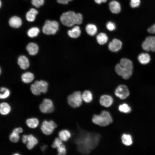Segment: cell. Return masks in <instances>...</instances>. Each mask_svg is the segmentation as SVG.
I'll return each instance as SVG.
<instances>
[{"mask_svg": "<svg viewBox=\"0 0 155 155\" xmlns=\"http://www.w3.org/2000/svg\"><path fill=\"white\" fill-rule=\"evenodd\" d=\"M101 136L98 133L79 129L74 140L78 150L83 154H89L97 146Z\"/></svg>", "mask_w": 155, "mask_h": 155, "instance_id": "obj_1", "label": "cell"}, {"mask_svg": "<svg viewBox=\"0 0 155 155\" xmlns=\"http://www.w3.org/2000/svg\"><path fill=\"white\" fill-rule=\"evenodd\" d=\"M115 70L118 75L124 79H127L131 76L132 73V62L128 59L122 58L120 61V63L116 65Z\"/></svg>", "mask_w": 155, "mask_h": 155, "instance_id": "obj_2", "label": "cell"}, {"mask_svg": "<svg viewBox=\"0 0 155 155\" xmlns=\"http://www.w3.org/2000/svg\"><path fill=\"white\" fill-rule=\"evenodd\" d=\"M92 122L101 126H107L113 122V119L110 113L106 111H103L100 114L94 115L92 118Z\"/></svg>", "mask_w": 155, "mask_h": 155, "instance_id": "obj_3", "label": "cell"}, {"mask_svg": "<svg viewBox=\"0 0 155 155\" xmlns=\"http://www.w3.org/2000/svg\"><path fill=\"white\" fill-rule=\"evenodd\" d=\"M82 94L79 91L74 92L69 95L67 98L68 104L73 108L79 107L82 102Z\"/></svg>", "mask_w": 155, "mask_h": 155, "instance_id": "obj_4", "label": "cell"}, {"mask_svg": "<svg viewBox=\"0 0 155 155\" xmlns=\"http://www.w3.org/2000/svg\"><path fill=\"white\" fill-rule=\"evenodd\" d=\"M59 27V24L57 21L47 20L42 27V30L46 34H54L58 30Z\"/></svg>", "mask_w": 155, "mask_h": 155, "instance_id": "obj_5", "label": "cell"}, {"mask_svg": "<svg viewBox=\"0 0 155 155\" xmlns=\"http://www.w3.org/2000/svg\"><path fill=\"white\" fill-rule=\"evenodd\" d=\"M75 13L73 11H69L63 13L60 17L61 22L64 25L71 27L75 24Z\"/></svg>", "mask_w": 155, "mask_h": 155, "instance_id": "obj_6", "label": "cell"}, {"mask_svg": "<svg viewBox=\"0 0 155 155\" xmlns=\"http://www.w3.org/2000/svg\"><path fill=\"white\" fill-rule=\"evenodd\" d=\"M57 127V125L53 121H47L44 120L42 122L41 129L45 134L49 135L51 134L54 129Z\"/></svg>", "mask_w": 155, "mask_h": 155, "instance_id": "obj_7", "label": "cell"}, {"mask_svg": "<svg viewBox=\"0 0 155 155\" xmlns=\"http://www.w3.org/2000/svg\"><path fill=\"white\" fill-rule=\"evenodd\" d=\"M40 111L43 113H50L53 112L54 107L52 101L49 99H44L39 106Z\"/></svg>", "mask_w": 155, "mask_h": 155, "instance_id": "obj_8", "label": "cell"}, {"mask_svg": "<svg viewBox=\"0 0 155 155\" xmlns=\"http://www.w3.org/2000/svg\"><path fill=\"white\" fill-rule=\"evenodd\" d=\"M142 49L146 51H155V36L147 37L142 44Z\"/></svg>", "mask_w": 155, "mask_h": 155, "instance_id": "obj_9", "label": "cell"}, {"mask_svg": "<svg viewBox=\"0 0 155 155\" xmlns=\"http://www.w3.org/2000/svg\"><path fill=\"white\" fill-rule=\"evenodd\" d=\"M115 94L119 98L124 99L129 95V92L127 87L124 85L119 86L115 89Z\"/></svg>", "mask_w": 155, "mask_h": 155, "instance_id": "obj_10", "label": "cell"}, {"mask_svg": "<svg viewBox=\"0 0 155 155\" xmlns=\"http://www.w3.org/2000/svg\"><path fill=\"white\" fill-rule=\"evenodd\" d=\"M122 42L119 39H113L109 44L108 48L109 50L113 52L119 51L121 48Z\"/></svg>", "mask_w": 155, "mask_h": 155, "instance_id": "obj_11", "label": "cell"}, {"mask_svg": "<svg viewBox=\"0 0 155 155\" xmlns=\"http://www.w3.org/2000/svg\"><path fill=\"white\" fill-rule=\"evenodd\" d=\"M99 102L100 104L105 107L110 106L113 102V98L108 95H104L100 98Z\"/></svg>", "mask_w": 155, "mask_h": 155, "instance_id": "obj_12", "label": "cell"}, {"mask_svg": "<svg viewBox=\"0 0 155 155\" xmlns=\"http://www.w3.org/2000/svg\"><path fill=\"white\" fill-rule=\"evenodd\" d=\"M18 63L20 68L23 69L28 68L29 66V62L28 59L24 55H21L18 59Z\"/></svg>", "mask_w": 155, "mask_h": 155, "instance_id": "obj_13", "label": "cell"}, {"mask_svg": "<svg viewBox=\"0 0 155 155\" xmlns=\"http://www.w3.org/2000/svg\"><path fill=\"white\" fill-rule=\"evenodd\" d=\"M109 6L110 10L113 13H119L121 10V7L120 3L115 0L110 1L109 4Z\"/></svg>", "mask_w": 155, "mask_h": 155, "instance_id": "obj_14", "label": "cell"}, {"mask_svg": "<svg viewBox=\"0 0 155 155\" xmlns=\"http://www.w3.org/2000/svg\"><path fill=\"white\" fill-rule=\"evenodd\" d=\"M9 23L11 27L17 28L21 25L22 21L20 17L17 16H13L10 18L9 20Z\"/></svg>", "mask_w": 155, "mask_h": 155, "instance_id": "obj_15", "label": "cell"}, {"mask_svg": "<svg viewBox=\"0 0 155 155\" xmlns=\"http://www.w3.org/2000/svg\"><path fill=\"white\" fill-rule=\"evenodd\" d=\"M27 142L26 147L28 149L31 150L38 144V141L32 134H29L27 135Z\"/></svg>", "mask_w": 155, "mask_h": 155, "instance_id": "obj_16", "label": "cell"}, {"mask_svg": "<svg viewBox=\"0 0 155 155\" xmlns=\"http://www.w3.org/2000/svg\"><path fill=\"white\" fill-rule=\"evenodd\" d=\"M26 49L30 55H34L37 53L38 51V47L36 43L30 42L27 45Z\"/></svg>", "mask_w": 155, "mask_h": 155, "instance_id": "obj_17", "label": "cell"}, {"mask_svg": "<svg viewBox=\"0 0 155 155\" xmlns=\"http://www.w3.org/2000/svg\"><path fill=\"white\" fill-rule=\"evenodd\" d=\"M81 33V30L78 26H75L71 30H69L67 32L68 36L72 38H78L80 36Z\"/></svg>", "mask_w": 155, "mask_h": 155, "instance_id": "obj_18", "label": "cell"}, {"mask_svg": "<svg viewBox=\"0 0 155 155\" xmlns=\"http://www.w3.org/2000/svg\"><path fill=\"white\" fill-rule=\"evenodd\" d=\"M137 59L140 63L146 65L149 63L151 58L150 56L148 53H142L138 56Z\"/></svg>", "mask_w": 155, "mask_h": 155, "instance_id": "obj_19", "label": "cell"}, {"mask_svg": "<svg viewBox=\"0 0 155 155\" xmlns=\"http://www.w3.org/2000/svg\"><path fill=\"white\" fill-rule=\"evenodd\" d=\"M38 13V11L35 9L32 8L26 14V18L29 22L34 21L36 18V15Z\"/></svg>", "mask_w": 155, "mask_h": 155, "instance_id": "obj_20", "label": "cell"}, {"mask_svg": "<svg viewBox=\"0 0 155 155\" xmlns=\"http://www.w3.org/2000/svg\"><path fill=\"white\" fill-rule=\"evenodd\" d=\"M40 89L42 92L45 93L47 90L48 84L42 80L36 81L34 83Z\"/></svg>", "mask_w": 155, "mask_h": 155, "instance_id": "obj_21", "label": "cell"}, {"mask_svg": "<svg viewBox=\"0 0 155 155\" xmlns=\"http://www.w3.org/2000/svg\"><path fill=\"white\" fill-rule=\"evenodd\" d=\"M86 30L88 34L93 36L95 35L97 31V28L94 24H87L86 27Z\"/></svg>", "mask_w": 155, "mask_h": 155, "instance_id": "obj_22", "label": "cell"}, {"mask_svg": "<svg viewBox=\"0 0 155 155\" xmlns=\"http://www.w3.org/2000/svg\"><path fill=\"white\" fill-rule=\"evenodd\" d=\"M11 108L9 105L7 103L3 102L0 104V112L1 114L5 115L10 112Z\"/></svg>", "mask_w": 155, "mask_h": 155, "instance_id": "obj_23", "label": "cell"}, {"mask_svg": "<svg viewBox=\"0 0 155 155\" xmlns=\"http://www.w3.org/2000/svg\"><path fill=\"white\" fill-rule=\"evenodd\" d=\"M59 136L62 141H66L71 137V134L68 130L64 129L59 132Z\"/></svg>", "mask_w": 155, "mask_h": 155, "instance_id": "obj_24", "label": "cell"}, {"mask_svg": "<svg viewBox=\"0 0 155 155\" xmlns=\"http://www.w3.org/2000/svg\"><path fill=\"white\" fill-rule=\"evenodd\" d=\"M96 40L100 44L102 45L106 43L107 41L108 38L107 35L103 32H101L97 36Z\"/></svg>", "mask_w": 155, "mask_h": 155, "instance_id": "obj_25", "label": "cell"}, {"mask_svg": "<svg viewBox=\"0 0 155 155\" xmlns=\"http://www.w3.org/2000/svg\"><path fill=\"white\" fill-rule=\"evenodd\" d=\"M34 76L33 73L30 72H27L23 73L22 75V81L25 83H29L34 79Z\"/></svg>", "mask_w": 155, "mask_h": 155, "instance_id": "obj_26", "label": "cell"}, {"mask_svg": "<svg viewBox=\"0 0 155 155\" xmlns=\"http://www.w3.org/2000/svg\"><path fill=\"white\" fill-rule=\"evenodd\" d=\"M82 100L86 103H90L93 99L92 92L89 90H85L82 94Z\"/></svg>", "mask_w": 155, "mask_h": 155, "instance_id": "obj_27", "label": "cell"}, {"mask_svg": "<svg viewBox=\"0 0 155 155\" xmlns=\"http://www.w3.org/2000/svg\"><path fill=\"white\" fill-rule=\"evenodd\" d=\"M26 124L29 127L34 128L38 126L39 121L36 118H29L26 120Z\"/></svg>", "mask_w": 155, "mask_h": 155, "instance_id": "obj_28", "label": "cell"}, {"mask_svg": "<svg viewBox=\"0 0 155 155\" xmlns=\"http://www.w3.org/2000/svg\"><path fill=\"white\" fill-rule=\"evenodd\" d=\"M121 140L123 143L125 145L129 146L132 144V140L131 136L129 134H123L121 137Z\"/></svg>", "mask_w": 155, "mask_h": 155, "instance_id": "obj_29", "label": "cell"}, {"mask_svg": "<svg viewBox=\"0 0 155 155\" xmlns=\"http://www.w3.org/2000/svg\"><path fill=\"white\" fill-rule=\"evenodd\" d=\"M39 32V30L36 27H33L30 28L28 31V36L31 38L36 36Z\"/></svg>", "mask_w": 155, "mask_h": 155, "instance_id": "obj_30", "label": "cell"}, {"mask_svg": "<svg viewBox=\"0 0 155 155\" xmlns=\"http://www.w3.org/2000/svg\"><path fill=\"white\" fill-rule=\"evenodd\" d=\"M9 90L7 88L2 87L0 89V98L4 99L8 97L10 95Z\"/></svg>", "mask_w": 155, "mask_h": 155, "instance_id": "obj_31", "label": "cell"}, {"mask_svg": "<svg viewBox=\"0 0 155 155\" xmlns=\"http://www.w3.org/2000/svg\"><path fill=\"white\" fill-rule=\"evenodd\" d=\"M120 111L125 113H128L131 111V108L130 106L126 104H123L120 105L118 108Z\"/></svg>", "mask_w": 155, "mask_h": 155, "instance_id": "obj_32", "label": "cell"}, {"mask_svg": "<svg viewBox=\"0 0 155 155\" xmlns=\"http://www.w3.org/2000/svg\"><path fill=\"white\" fill-rule=\"evenodd\" d=\"M30 90L32 94L35 95H39L42 92L40 89L34 83L31 85Z\"/></svg>", "mask_w": 155, "mask_h": 155, "instance_id": "obj_33", "label": "cell"}, {"mask_svg": "<svg viewBox=\"0 0 155 155\" xmlns=\"http://www.w3.org/2000/svg\"><path fill=\"white\" fill-rule=\"evenodd\" d=\"M9 139L11 142L16 143L19 140V134L12 131L9 135Z\"/></svg>", "mask_w": 155, "mask_h": 155, "instance_id": "obj_34", "label": "cell"}, {"mask_svg": "<svg viewBox=\"0 0 155 155\" xmlns=\"http://www.w3.org/2000/svg\"><path fill=\"white\" fill-rule=\"evenodd\" d=\"M62 141L60 138H56L51 145L52 147L53 148H57L63 144Z\"/></svg>", "mask_w": 155, "mask_h": 155, "instance_id": "obj_35", "label": "cell"}, {"mask_svg": "<svg viewBox=\"0 0 155 155\" xmlns=\"http://www.w3.org/2000/svg\"><path fill=\"white\" fill-rule=\"evenodd\" d=\"M58 154L59 155H64L66 154V149L65 145H61L57 148Z\"/></svg>", "mask_w": 155, "mask_h": 155, "instance_id": "obj_36", "label": "cell"}, {"mask_svg": "<svg viewBox=\"0 0 155 155\" xmlns=\"http://www.w3.org/2000/svg\"><path fill=\"white\" fill-rule=\"evenodd\" d=\"M83 20L82 15L80 13H75V24H80L82 23Z\"/></svg>", "mask_w": 155, "mask_h": 155, "instance_id": "obj_37", "label": "cell"}, {"mask_svg": "<svg viewBox=\"0 0 155 155\" xmlns=\"http://www.w3.org/2000/svg\"><path fill=\"white\" fill-rule=\"evenodd\" d=\"M44 1V0H32L31 3L33 5L38 8L43 4Z\"/></svg>", "mask_w": 155, "mask_h": 155, "instance_id": "obj_38", "label": "cell"}, {"mask_svg": "<svg viewBox=\"0 0 155 155\" xmlns=\"http://www.w3.org/2000/svg\"><path fill=\"white\" fill-rule=\"evenodd\" d=\"M107 29L110 31H113L116 29V26L115 24L112 22L110 21L108 22L106 25Z\"/></svg>", "mask_w": 155, "mask_h": 155, "instance_id": "obj_39", "label": "cell"}, {"mask_svg": "<svg viewBox=\"0 0 155 155\" xmlns=\"http://www.w3.org/2000/svg\"><path fill=\"white\" fill-rule=\"evenodd\" d=\"M140 3V0H131L130 5L131 7L134 8L138 7Z\"/></svg>", "mask_w": 155, "mask_h": 155, "instance_id": "obj_40", "label": "cell"}, {"mask_svg": "<svg viewBox=\"0 0 155 155\" xmlns=\"http://www.w3.org/2000/svg\"><path fill=\"white\" fill-rule=\"evenodd\" d=\"M148 31L150 33H155V24L149 28L148 30Z\"/></svg>", "mask_w": 155, "mask_h": 155, "instance_id": "obj_41", "label": "cell"}, {"mask_svg": "<svg viewBox=\"0 0 155 155\" xmlns=\"http://www.w3.org/2000/svg\"><path fill=\"white\" fill-rule=\"evenodd\" d=\"M12 131L19 134L22 132L23 129L21 127H18L14 129Z\"/></svg>", "mask_w": 155, "mask_h": 155, "instance_id": "obj_42", "label": "cell"}, {"mask_svg": "<svg viewBox=\"0 0 155 155\" xmlns=\"http://www.w3.org/2000/svg\"><path fill=\"white\" fill-rule=\"evenodd\" d=\"M69 1V0H57L58 3L63 4H67Z\"/></svg>", "mask_w": 155, "mask_h": 155, "instance_id": "obj_43", "label": "cell"}, {"mask_svg": "<svg viewBox=\"0 0 155 155\" xmlns=\"http://www.w3.org/2000/svg\"><path fill=\"white\" fill-rule=\"evenodd\" d=\"M27 135H23L22 138V142L24 144H26L27 142Z\"/></svg>", "mask_w": 155, "mask_h": 155, "instance_id": "obj_44", "label": "cell"}, {"mask_svg": "<svg viewBox=\"0 0 155 155\" xmlns=\"http://www.w3.org/2000/svg\"><path fill=\"white\" fill-rule=\"evenodd\" d=\"M95 2L98 4H100L102 3L106 2L107 0H94Z\"/></svg>", "mask_w": 155, "mask_h": 155, "instance_id": "obj_45", "label": "cell"}, {"mask_svg": "<svg viewBox=\"0 0 155 155\" xmlns=\"http://www.w3.org/2000/svg\"><path fill=\"white\" fill-rule=\"evenodd\" d=\"M46 145H44L42 147H41V150L42 151L44 150L46 148Z\"/></svg>", "mask_w": 155, "mask_h": 155, "instance_id": "obj_46", "label": "cell"}, {"mask_svg": "<svg viewBox=\"0 0 155 155\" xmlns=\"http://www.w3.org/2000/svg\"><path fill=\"white\" fill-rule=\"evenodd\" d=\"M1 1H0V7H1Z\"/></svg>", "mask_w": 155, "mask_h": 155, "instance_id": "obj_47", "label": "cell"}, {"mask_svg": "<svg viewBox=\"0 0 155 155\" xmlns=\"http://www.w3.org/2000/svg\"><path fill=\"white\" fill-rule=\"evenodd\" d=\"M14 155H19V154H13Z\"/></svg>", "mask_w": 155, "mask_h": 155, "instance_id": "obj_48", "label": "cell"}, {"mask_svg": "<svg viewBox=\"0 0 155 155\" xmlns=\"http://www.w3.org/2000/svg\"><path fill=\"white\" fill-rule=\"evenodd\" d=\"M72 0H69V1H72Z\"/></svg>", "mask_w": 155, "mask_h": 155, "instance_id": "obj_49", "label": "cell"}]
</instances>
